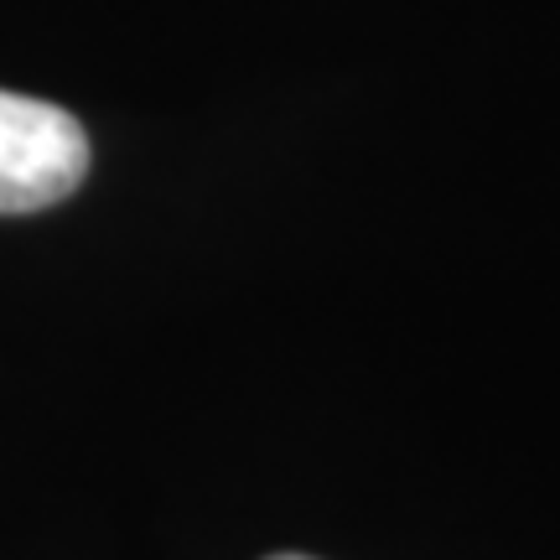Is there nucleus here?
<instances>
[{
  "label": "nucleus",
  "instance_id": "nucleus-1",
  "mask_svg": "<svg viewBox=\"0 0 560 560\" xmlns=\"http://www.w3.org/2000/svg\"><path fill=\"white\" fill-rule=\"evenodd\" d=\"M89 177L83 125L47 100L0 89V213H37Z\"/></svg>",
  "mask_w": 560,
  "mask_h": 560
},
{
  "label": "nucleus",
  "instance_id": "nucleus-2",
  "mask_svg": "<svg viewBox=\"0 0 560 560\" xmlns=\"http://www.w3.org/2000/svg\"><path fill=\"white\" fill-rule=\"evenodd\" d=\"M270 560H306V556H270Z\"/></svg>",
  "mask_w": 560,
  "mask_h": 560
}]
</instances>
